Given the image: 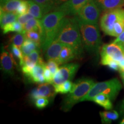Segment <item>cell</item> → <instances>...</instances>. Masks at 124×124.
I'll return each mask as SVG.
<instances>
[{
    "mask_svg": "<svg viewBox=\"0 0 124 124\" xmlns=\"http://www.w3.org/2000/svg\"><path fill=\"white\" fill-rule=\"evenodd\" d=\"M55 40L69 45L75 51L76 57L81 58L84 54V46L77 16L63 18Z\"/></svg>",
    "mask_w": 124,
    "mask_h": 124,
    "instance_id": "6da1fadb",
    "label": "cell"
},
{
    "mask_svg": "<svg viewBox=\"0 0 124 124\" xmlns=\"http://www.w3.org/2000/svg\"><path fill=\"white\" fill-rule=\"evenodd\" d=\"M66 16L64 12L54 10L46 14L40 20L42 27L41 48L44 52L55 39L62 20Z\"/></svg>",
    "mask_w": 124,
    "mask_h": 124,
    "instance_id": "7a4b0ae2",
    "label": "cell"
},
{
    "mask_svg": "<svg viewBox=\"0 0 124 124\" xmlns=\"http://www.w3.org/2000/svg\"><path fill=\"white\" fill-rule=\"evenodd\" d=\"M77 18L84 48L90 54H97L102 44L98 25L85 22Z\"/></svg>",
    "mask_w": 124,
    "mask_h": 124,
    "instance_id": "3957f363",
    "label": "cell"
},
{
    "mask_svg": "<svg viewBox=\"0 0 124 124\" xmlns=\"http://www.w3.org/2000/svg\"><path fill=\"white\" fill-rule=\"evenodd\" d=\"M94 80L83 78L73 83L72 89L62 102L61 110L67 112L70 110L76 103L87 94L92 87L95 84Z\"/></svg>",
    "mask_w": 124,
    "mask_h": 124,
    "instance_id": "277c9868",
    "label": "cell"
},
{
    "mask_svg": "<svg viewBox=\"0 0 124 124\" xmlns=\"http://www.w3.org/2000/svg\"><path fill=\"white\" fill-rule=\"evenodd\" d=\"M122 89V85L117 78H113L108 81L99 82L95 83L90 90L87 94L81 99L80 102L93 101L94 97L98 94H106L110 98L111 101H114Z\"/></svg>",
    "mask_w": 124,
    "mask_h": 124,
    "instance_id": "5b68a950",
    "label": "cell"
},
{
    "mask_svg": "<svg viewBox=\"0 0 124 124\" xmlns=\"http://www.w3.org/2000/svg\"><path fill=\"white\" fill-rule=\"evenodd\" d=\"M124 20V9L117 8L104 12L100 19V27L106 35L112 36L113 28L116 22Z\"/></svg>",
    "mask_w": 124,
    "mask_h": 124,
    "instance_id": "8992f818",
    "label": "cell"
},
{
    "mask_svg": "<svg viewBox=\"0 0 124 124\" xmlns=\"http://www.w3.org/2000/svg\"><path fill=\"white\" fill-rule=\"evenodd\" d=\"M100 54L101 64L103 66H107L113 60L119 63L124 58V51L119 45L114 43L103 45Z\"/></svg>",
    "mask_w": 124,
    "mask_h": 124,
    "instance_id": "52a82bcc",
    "label": "cell"
},
{
    "mask_svg": "<svg viewBox=\"0 0 124 124\" xmlns=\"http://www.w3.org/2000/svg\"><path fill=\"white\" fill-rule=\"evenodd\" d=\"M101 10L93 0H89L80 9L77 16L85 22L98 24Z\"/></svg>",
    "mask_w": 124,
    "mask_h": 124,
    "instance_id": "ba28073f",
    "label": "cell"
},
{
    "mask_svg": "<svg viewBox=\"0 0 124 124\" xmlns=\"http://www.w3.org/2000/svg\"><path fill=\"white\" fill-rule=\"evenodd\" d=\"M79 67V64L77 63H72L63 65L54 76L52 85L62 84L67 80H72Z\"/></svg>",
    "mask_w": 124,
    "mask_h": 124,
    "instance_id": "9c48e42d",
    "label": "cell"
},
{
    "mask_svg": "<svg viewBox=\"0 0 124 124\" xmlns=\"http://www.w3.org/2000/svg\"><path fill=\"white\" fill-rule=\"evenodd\" d=\"M56 94L54 85L48 83L46 84L41 83L38 87L31 91L29 97L30 100L32 102H35L37 99L40 97L46 98L49 101L52 102Z\"/></svg>",
    "mask_w": 124,
    "mask_h": 124,
    "instance_id": "30bf717a",
    "label": "cell"
},
{
    "mask_svg": "<svg viewBox=\"0 0 124 124\" xmlns=\"http://www.w3.org/2000/svg\"><path fill=\"white\" fill-rule=\"evenodd\" d=\"M89 0H67L55 10L64 12L66 15L76 16Z\"/></svg>",
    "mask_w": 124,
    "mask_h": 124,
    "instance_id": "8fae6325",
    "label": "cell"
},
{
    "mask_svg": "<svg viewBox=\"0 0 124 124\" xmlns=\"http://www.w3.org/2000/svg\"><path fill=\"white\" fill-rule=\"evenodd\" d=\"M13 64L17 66L12 54L9 53L4 48H2L1 54V68L4 73L13 77L15 75Z\"/></svg>",
    "mask_w": 124,
    "mask_h": 124,
    "instance_id": "7c38bea8",
    "label": "cell"
},
{
    "mask_svg": "<svg viewBox=\"0 0 124 124\" xmlns=\"http://www.w3.org/2000/svg\"><path fill=\"white\" fill-rule=\"evenodd\" d=\"M46 66L36 64L31 71L29 75L26 76L28 80L35 83H43L46 82L44 77V68Z\"/></svg>",
    "mask_w": 124,
    "mask_h": 124,
    "instance_id": "4fadbf2b",
    "label": "cell"
},
{
    "mask_svg": "<svg viewBox=\"0 0 124 124\" xmlns=\"http://www.w3.org/2000/svg\"><path fill=\"white\" fill-rule=\"evenodd\" d=\"M102 11L120 8L124 5V0H93Z\"/></svg>",
    "mask_w": 124,
    "mask_h": 124,
    "instance_id": "5bb4252c",
    "label": "cell"
},
{
    "mask_svg": "<svg viewBox=\"0 0 124 124\" xmlns=\"http://www.w3.org/2000/svg\"><path fill=\"white\" fill-rule=\"evenodd\" d=\"M63 43L57 40H54L45 52V58L47 60L54 59L57 60L63 46Z\"/></svg>",
    "mask_w": 124,
    "mask_h": 124,
    "instance_id": "9a60e30c",
    "label": "cell"
},
{
    "mask_svg": "<svg viewBox=\"0 0 124 124\" xmlns=\"http://www.w3.org/2000/svg\"><path fill=\"white\" fill-rule=\"evenodd\" d=\"M76 57L75 51L70 46L67 44H63L59 58L56 60L58 64L62 65L73 60Z\"/></svg>",
    "mask_w": 124,
    "mask_h": 124,
    "instance_id": "2e32d148",
    "label": "cell"
},
{
    "mask_svg": "<svg viewBox=\"0 0 124 124\" xmlns=\"http://www.w3.org/2000/svg\"><path fill=\"white\" fill-rule=\"evenodd\" d=\"M93 101H94L97 104L103 107L106 110H111L113 108V105L111 100L109 97L106 94H98L94 97Z\"/></svg>",
    "mask_w": 124,
    "mask_h": 124,
    "instance_id": "e0dca14e",
    "label": "cell"
},
{
    "mask_svg": "<svg viewBox=\"0 0 124 124\" xmlns=\"http://www.w3.org/2000/svg\"><path fill=\"white\" fill-rule=\"evenodd\" d=\"M29 31H36V32L41 34H41H42V27H41V23H40V20L33 18L29 20L24 25L23 33L25 34L26 32Z\"/></svg>",
    "mask_w": 124,
    "mask_h": 124,
    "instance_id": "ac0fdd59",
    "label": "cell"
},
{
    "mask_svg": "<svg viewBox=\"0 0 124 124\" xmlns=\"http://www.w3.org/2000/svg\"><path fill=\"white\" fill-rule=\"evenodd\" d=\"M18 16L15 12H3L1 11V17H0V24L1 28L2 29L6 25L15 22L17 21Z\"/></svg>",
    "mask_w": 124,
    "mask_h": 124,
    "instance_id": "d6986e66",
    "label": "cell"
},
{
    "mask_svg": "<svg viewBox=\"0 0 124 124\" xmlns=\"http://www.w3.org/2000/svg\"><path fill=\"white\" fill-rule=\"evenodd\" d=\"M33 1L40 6L44 15L49 12L54 11L57 9L54 0H33Z\"/></svg>",
    "mask_w": 124,
    "mask_h": 124,
    "instance_id": "ffe728a7",
    "label": "cell"
},
{
    "mask_svg": "<svg viewBox=\"0 0 124 124\" xmlns=\"http://www.w3.org/2000/svg\"><path fill=\"white\" fill-rule=\"evenodd\" d=\"M27 1L29 4L28 13L31 14L36 18L41 19L44 15L40 6L34 2L33 0H27Z\"/></svg>",
    "mask_w": 124,
    "mask_h": 124,
    "instance_id": "44dd1931",
    "label": "cell"
},
{
    "mask_svg": "<svg viewBox=\"0 0 124 124\" xmlns=\"http://www.w3.org/2000/svg\"><path fill=\"white\" fill-rule=\"evenodd\" d=\"M100 116L103 124H111L113 121H116L119 118V114L117 111H101Z\"/></svg>",
    "mask_w": 124,
    "mask_h": 124,
    "instance_id": "7402d4cb",
    "label": "cell"
},
{
    "mask_svg": "<svg viewBox=\"0 0 124 124\" xmlns=\"http://www.w3.org/2000/svg\"><path fill=\"white\" fill-rule=\"evenodd\" d=\"M23 0H12L1 4V11L3 12H16Z\"/></svg>",
    "mask_w": 124,
    "mask_h": 124,
    "instance_id": "603a6c76",
    "label": "cell"
},
{
    "mask_svg": "<svg viewBox=\"0 0 124 124\" xmlns=\"http://www.w3.org/2000/svg\"><path fill=\"white\" fill-rule=\"evenodd\" d=\"M2 32L4 35L10 32H16L17 33H23L24 31V26L20 24L18 21L6 25L3 27Z\"/></svg>",
    "mask_w": 124,
    "mask_h": 124,
    "instance_id": "cb8c5ba5",
    "label": "cell"
},
{
    "mask_svg": "<svg viewBox=\"0 0 124 124\" xmlns=\"http://www.w3.org/2000/svg\"><path fill=\"white\" fill-rule=\"evenodd\" d=\"M39 49L38 46L34 41L26 38L25 39L24 43L21 46V51L24 56H28L31 53H32L33 51Z\"/></svg>",
    "mask_w": 124,
    "mask_h": 124,
    "instance_id": "d4e9b609",
    "label": "cell"
},
{
    "mask_svg": "<svg viewBox=\"0 0 124 124\" xmlns=\"http://www.w3.org/2000/svg\"><path fill=\"white\" fill-rule=\"evenodd\" d=\"M73 83L70 80H67L62 84L54 85L55 91L57 94H66L70 93L72 89Z\"/></svg>",
    "mask_w": 124,
    "mask_h": 124,
    "instance_id": "484cf974",
    "label": "cell"
},
{
    "mask_svg": "<svg viewBox=\"0 0 124 124\" xmlns=\"http://www.w3.org/2000/svg\"><path fill=\"white\" fill-rule=\"evenodd\" d=\"M25 39V34L23 33H17L12 35L10 37L9 40H10V44L17 46L18 48L21 49Z\"/></svg>",
    "mask_w": 124,
    "mask_h": 124,
    "instance_id": "4316f807",
    "label": "cell"
},
{
    "mask_svg": "<svg viewBox=\"0 0 124 124\" xmlns=\"http://www.w3.org/2000/svg\"><path fill=\"white\" fill-rule=\"evenodd\" d=\"M26 38L32 40L38 46L39 49L41 48V35L35 31H29L25 33Z\"/></svg>",
    "mask_w": 124,
    "mask_h": 124,
    "instance_id": "83f0119b",
    "label": "cell"
},
{
    "mask_svg": "<svg viewBox=\"0 0 124 124\" xmlns=\"http://www.w3.org/2000/svg\"><path fill=\"white\" fill-rule=\"evenodd\" d=\"M124 31V20H119L115 23L113 28L112 36L117 37Z\"/></svg>",
    "mask_w": 124,
    "mask_h": 124,
    "instance_id": "f1b7e54d",
    "label": "cell"
},
{
    "mask_svg": "<svg viewBox=\"0 0 124 124\" xmlns=\"http://www.w3.org/2000/svg\"><path fill=\"white\" fill-rule=\"evenodd\" d=\"M29 4L27 1L23 0L21 4L18 6L17 9L15 13H17L18 16H21L24 14L28 13Z\"/></svg>",
    "mask_w": 124,
    "mask_h": 124,
    "instance_id": "f546056e",
    "label": "cell"
},
{
    "mask_svg": "<svg viewBox=\"0 0 124 124\" xmlns=\"http://www.w3.org/2000/svg\"><path fill=\"white\" fill-rule=\"evenodd\" d=\"M59 64L56 60H48L46 64V67L48 69L54 76L59 70Z\"/></svg>",
    "mask_w": 124,
    "mask_h": 124,
    "instance_id": "4dcf8cb0",
    "label": "cell"
},
{
    "mask_svg": "<svg viewBox=\"0 0 124 124\" xmlns=\"http://www.w3.org/2000/svg\"><path fill=\"white\" fill-rule=\"evenodd\" d=\"M49 101L48 98L45 97H40L39 98L37 99L34 102L36 108L39 109H43L46 108L48 105L49 104Z\"/></svg>",
    "mask_w": 124,
    "mask_h": 124,
    "instance_id": "1f68e13d",
    "label": "cell"
},
{
    "mask_svg": "<svg viewBox=\"0 0 124 124\" xmlns=\"http://www.w3.org/2000/svg\"><path fill=\"white\" fill-rule=\"evenodd\" d=\"M10 48V51H11L12 55H13L14 56H15L16 58H18L20 60L23 59V58H24V55H23L21 49L20 50L19 48H18L17 46H14L13 44H11Z\"/></svg>",
    "mask_w": 124,
    "mask_h": 124,
    "instance_id": "d6a6232c",
    "label": "cell"
},
{
    "mask_svg": "<svg viewBox=\"0 0 124 124\" xmlns=\"http://www.w3.org/2000/svg\"><path fill=\"white\" fill-rule=\"evenodd\" d=\"M35 18L31 14L29 13H27L24 14V15L19 16L18 17L17 21L19 22L20 24H21L23 26L27 23L29 20H30L32 18Z\"/></svg>",
    "mask_w": 124,
    "mask_h": 124,
    "instance_id": "836d02e7",
    "label": "cell"
},
{
    "mask_svg": "<svg viewBox=\"0 0 124 124\" xmlns=\"http://www.w3.org/2000/svg\"><path fill=\"white\" fill-rule=\"evenodd\" d=\"M44 77L46 83L52 84L54 79V75H52V74L51 73L50 70L46 67L44 68Z\"/></svg>",
    "mask_w": 124,
    "mask_h": 124,
    "instance_id": "e575fe53",
    "label": "cell"
},
{
    "mask_svg": "<svg viewBox=\"0 0 124 124\" xmlns=\"http://www.w3.org/2000/svg\"><path fill=\"white\" fill-rule=\"evenodd\" d=\"M113 43L119 45L124 51V31L118 36H117V39L115 40H114Z\"/></svg>",
    "mask_w": 124,
    "mask_h": 124,
    "instance_id": "d590c367",
    "label": "cell"
},
{
    "mask_svg": "<svg viewBox=\"0 0 124 124\" xmlns=\"http://www.w3.org/2000/svg\"><path fill=\"white\" fill-rule=\"evenodd\" d=\"M108 66V67L109 69L114 71H120V65H119L118 62L114 61V60H113L110 62L107 65Z\"/></svg>",
    "mask_w": 124,
    "mask_h": 124,
    "instance_id": "8d00e7d4",
    "label": "cell"
},
{
    "mask_svg": "<svg viewBox=\"0 0 124 124\" xmlns=\"http://www.w3.org/2000/svg\"><path fill=\"white\" fill-rule=\"evenodd\" d=\"M118 109L120 114L121 115H124V98L122 101V102L120 103V105H119Z\"/></svg>",
    "mask_w": 124,
    "mask_h": 124,
    "instance_id": "74e56055",
    "label": "cell"
},
{
    "mask_svg": "<svg viewBox=\"0 0 124 124\" xmlns=\"http://www.w3.org/2000/svg\"><path fill=\"white\" fill-rule=\"evenodd\" d=\"M67 1V0H54L56 6V7H57V8H58L59 7V6L61 5L62 4H63V3L66 2Z\"/></svg>",
    "mask_w": 124,
    "mask_h": 124,
    "instance_id": "f35d334b",
    "label": "cell"
},
{
    "mask_svg": "<svg viewBox=\"0 0 124 124\" xmlns=\"http://www.w3.org/2000/svg\"><path fill=\"white\" fill-rule=\"evenodd\" d=\"M119 65H120V70H122L124 69V58L122 59L121 61L119 62Z\"/></svg>",
    "mask_w": 124,
    "mask_h": 124,
    "instance_id": "ab89813d",
    "label": "cell"
},
{
    "mask_svg": "<svg viewBox=\"0 0 124 124\" xmlns=\"http://www.w3.org/2000/svg\"><path fill=\"white\" fill-rule=\"evenodd\" d=\"M120 74H121V78H122V81H123V83L124 85V69L122 70H120Z\"/></svg>",
    "mask_w": 124,
    "mask_h": 124,
    "instance_id": "60d3db41",
    "label": "cell"
},
{
    "mask_svg": "<svg viewBox=\"0 0 124 124\" xmlns=\"http://www.w3.org/2000/svg\"><path fill=\"white\" fill-rule=\"evenodd\" d=\"M12 1V0H1V4L8 2V1Z\"/></svg>",
    "mask_w": 124,
    "mask_h": 124,
    "instance_id": "b9f144b4",
    "label": "cell"
},
{
    "mask_svg": "<svg viewBox=\"0 0 124 124\" xmlns=\"http://www.w3.org/2000/svg\"><path fill=\"white\" fill-rule=\"evenodd\" d=\"M120 124H124V118L123 119H122L121 121V122H120Z\"/></svg>",
    "mask_w": 124,
    "mask_h": 124,
    "instance_id": "7bdbcfd3",
    "label": "cell"
}]
</instances>
